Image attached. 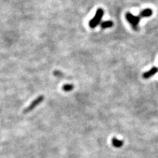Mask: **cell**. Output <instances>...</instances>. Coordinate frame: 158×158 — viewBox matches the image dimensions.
<instances>
[{"label": "cell", "instance_id": "8992f818", "mask_svg": "<svg viewBox=\"0 0 158 158\" xmlns=\"http://www.w3.org/2000/svg\"><path fill=\"white\" fill-rule=\"evenodd\" d=\"M113 25V23L111 21H107L101 23V27L103 29L110 28Z\"/></svg>", "mask_w": 158, "mask_h": 158}, {"label": "cell", "instance_id": "7a4b0ae2", "mask_svg": "<svg viewBox=\"0 0 158 158\" xmlns=\"http://www.w3.org/2000/svg\"><path fill=\"white\" fill-rule=\"evenodd\" d=\"M126 19L128 22L131 24L132 28L135 31H138V24L140 21V17L138 16H135L134 15L128 12L126 13Z\"/></svg>", "mask_w": 158, "mask_h": 158}, {"label": "cell", "instance_id": "ba28073f", "mask_svg": "<svg viewBox=\"0 0 158 158\" xmlns=\"http://www.w3.org/2000/svg\"><path fill=\"white\" fill-rule=\"evenodd\" d=\"M74 85H71V84H66V85H63L62 87V89L63 91L65 92H71L73 90Z\"/></svg>", "mask_w": 158, "mask_h": 158}, {"label": "cell", "instance_id": "52a82bcc", "mask_svg": "<svg viewBox=\"0 0 158 158\" xmlns=\"http://www.w3.org/2000/svg\"><path fill=\"white\" fill-rule=\"evenodd\" d=\"M112 144L115 147L119 148V147L123 146V142L117 139V138H113L112 139Z\"/></svg>", "mask_w": 158, "mask_h": 158}, {"label": "cell", "instance_id": "6da1fadb", "mask_svg": "<svg viewBox=\"0 0 158 158\" xmlns=\"http://www.w3.org/2000/svg\"><path fill=\"white\" fill-rule=\"evenodd\" d=\"M103 16V10L102 8H99L96 11L95 16L89 22V27L91 28H96L100 23L101 20Z\"/></svg>", "mask_w": 158, "mask_h": 158}, {"label": "cell", "instance_id": "9c48e42d", "mask_svg": "<svg viewBox=\"0 0 158 158\" xmlns=\"http://www.w3.org/2000/svg\"><path fill=\"white\" fill-rule=\"evenodd\" d=\"M54 75H56V76H57V77H61V76H63L62 73H61V72L57 71H56L54 72Z\"/></svg>", "mask_w": 158, "mask_h": 158}, {"label": "cell", "instance_id": "3957f363", "mask_svg": "<svg viewBox=\"0 0 158 158\" xmlns=\"http://www.w3.org/2000/svg\"><path fill=\"white\" fill-rule=\"evenodd\" d=\"M44 99V97L43 96H38L26 109H24V113H28L29 112H31V111H32L34 109H35L40 104V103H41L43 102Z\"/></svg>", "mask_w": 158, "mask_h": 158}, {"label": "cell", "instance_id": "277c9868", "mask_svg": "<svg viewBox=\"0 0 158 158\" xmlns=\"http://www.w3.org/2000/svg\"><path fill=\"white\" fill-rule=\"evenodd\" d=\"M157 71H158V69L157 67H152L150 71H148V72H146L144 73L143 77L144 78H149L151 77L154 76Z\"/></svg>", "mask_w": 158, "mask_h": 158}, {"label": "cell", "instance_id": "5b68a950", "mask_svg": "<svg viewBox=\"0 0 158 158\" xmlns=\"http://www.w3.org/2000/svg\"><path fill=\"white\" fill-rule=\"evenodd\" d=\"M152 15V11L151 9H146L143 10L140 13V17H149Z\"/></svg>", "mask_w": 158, "mask_h": 158}]
</instances>
